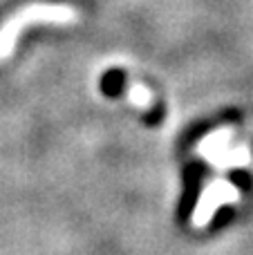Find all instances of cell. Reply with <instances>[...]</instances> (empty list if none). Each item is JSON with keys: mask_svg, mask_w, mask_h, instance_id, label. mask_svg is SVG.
Wrapping results in <instances>:
<instances>
[{"mask_svg": "<svg viewBox=\"0 0 253 255\" xmlns=\"http://www.w3.org/2000/svg\"><path fill=\"white\" fill-rule=\"evenodd\" d=\"M124 90H126V97L130 99V103L137 106V108H141V110H148V108L152 106V101H155V99H152V92L141 83H132V81H128Z\"/></svg>", "mask_w": 253, "mask_h": 255, "instance_id": "obj_5", "label": "cell"}, {"mask_svg": "<svg viewBox=\"0 0 253 255\" xmlns=\"http://www.w3.org/2000/svg\"><path fill=\"white\" fill-rule=\"evenodd\" d=\"M209 161L213 163V168H218V170H227V168H236V166H245L247 161H249V150H247V145H238V148L233 150H220V152L211 154Z\"/></svg>", "mask_w": 253, "mask_h": 255, "instance_id": "obj_4", "label": "cell"}, {"mask_svg": "<svg viewBox=\"0 0 253 255\" xmlns=\"http://www.w3.org/2000/svg\"><path fill=\"white\" fill-rule=\"evenodd\" d=\"M238 199V188L231 186L227 179H213L211 184L204 186L200 195V202H197L195 211L191 215V224L193 229H204L209 226V222L213 220L215 211L224 204H231Z\"/></svg>", "mask_w": 253, "mask_h": 255, "instance_id": "obj_2", "label": "cell"}, {"mask_svg": "<svg viewBox=\"0 0 253 255\" xmlns=\"http://www.w3.org/2000/svg\"><path fill=\"white\" fill-rule=\"evenodd\" d=\"M79 20V11L72 4H47L36 2L18 9L2 27H0V61L13 52L18 36L25 27L31 25H72Z\"/></svg>", "mask_w": 253, "mask_h": 255, "instance_id": "obj_1", "label": "cell"}, {"mask_svg": "<svg viewBox=\"0 0 253 255\" xmlns=\"http://www.w3.org/2000/svg\"><path fill=\"white\" fill-rule=\"evenodd\" d=\"M233 134H236V130H233L231 126L220 128V130H215V132H211V134H206L204 139L197 143L195 152L200 154V157L209 159L211 154H215V152H220V150L227 148V143L233 139Z\"/></svg>", "mask_w": 253, "mask_h": 255, "instance_id": "obj_3", "label": "cell"}]
</instances>
